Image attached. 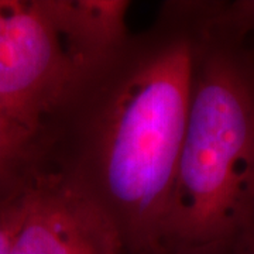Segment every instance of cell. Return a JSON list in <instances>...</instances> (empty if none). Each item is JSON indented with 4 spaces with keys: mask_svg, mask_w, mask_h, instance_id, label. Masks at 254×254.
Segmentation results:
<instances>
[{
    "mask_svg": "<svg viewBox=\"0 0 254 254\" xmlns=\"http://www.w3.org/2000/svg\"><path fill=\"white\" fill-rule=\"evenodd\" d=\"M198 3H165L130 34L43 133V168L118 230L127 254H160L188 120Z\"/></svg>",
    "mask_w": 254,
    "mask_h": 254,
    "instance_id": "cell-1",
    "label": "cell"
},
{
    "mask_svg": "<svg viewBox=\"0 0 254 254\" xmlns=\"http://www.w3.org/2000/svg\"><path fill=\"white\" fill-rule=\"evenodd\" d=\"M198 3L188 120L160 254H229L254 236V64Z\"/></svg>",
    "mask_w": 254,
    "mask_h": 254,
    "instance_id": "cell-2",
    "label": "cell"
},
{
    "mask_svg": "<svg viewBox=\"0 0 254 254\" xmlns=\"http://www.w3.org/2000/svg\"><path fill=\"white\" fill-rule=\"evenodd\" d=\"M128 1L0 0V109L43 137L130 36Z\"/></svg>",
    "mask_w": 254,
    "mask_h": 254,
    "instance_id": "cell-3",
    "label": "cell"
},
{
    "mask_svg": "<svg viewBox=\"0 0 254 254\" xmlns=\"http://www.w3.org/2000/svg\"><path fill=\"white\" fill-rule=\"evenodd\" d=\"M9 202V254H127L109 219L58 174L38 170Z\"/></svg>",
    "mask_w": 254,
    "mask_h": 254,
    "instance_id": "cell-4",
    "label": "cell"
},
{
    "mask_svg": "<svg viewBox=\"0 0 254 254\" xmlns=\"http://www.w3.org/2000/svg\"><path fill=\"white\" fill-rule=\"evenodd\" d=\"M43 138L0 109V200L9 198L41 170Z\"/></svg>",
    "mask_w": 254,
    "mask_h": 254,
    "instance_id": "cell-5",
    "label": "cell"
},
{
    "mask_svg": "<svg viewBox=\"0 0 254 254\" xmlns=\"http://www.w3.org/2000/svg\"><path fill=\"white\" fill-rule=\"evenodd\" d=\"M213 20L223 30L237 38L249 31H254V0L236 1L223 13L213 14Z\"/></svg>",
    "mask_w": 254,
    "mask_h": 254,
    "instance_id": "cell-6",
    "label": "cell"
},
{
    "mask_svg": "<svg viewBox=\"0 0 254 254\" xmlns=\"http://www.w3.org/2000/svg\"><path fill=\"white\" fill-rule=\"evenodd\" d=\"M10 220V202L9 198H6L0 200V254H9Z\"/></svg>",
    "mask_w": 254,
    "mask_h": 254,
    "instance_id": "cell-7",
    "label": "cell"
},
{
    "mask_svg": "<svg viewBox=\"0 0 254 254\" xmlns=\"http://www.w3.org/2000/svg\"><path fill=\"white\" fill-rule=\"evenodd\" d=\"M235 254H254V237H252V240L245 243L243 247H240Z\"/></svg>",
    "mask_w": 254,
    "mask_h": 254,
    "instance_id": "cell-8",
    "label": "cell"
}]
</instances>
